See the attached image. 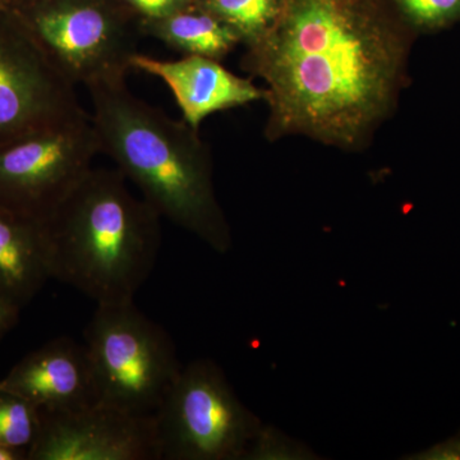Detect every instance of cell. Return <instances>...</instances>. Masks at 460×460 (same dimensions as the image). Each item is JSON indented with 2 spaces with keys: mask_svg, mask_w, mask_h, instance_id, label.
Returning a JSON list of instances; mask_svg holds the SVG:
<instances>
[{
  "mask_svg": "<svg viewBox=\"0 0 460 460\" xmlns=\"http://www.w3.org/2000/svg\"><path fill=\"white\" fill-rule=\"evenodd\" d=\"M389 0H286L242 66L268 84L266 136L357 148L392 113L405 42Z\"/></svg>",
  "mask_w": 460,
  "mask_h": 460,
  "instance_id": "1",
  "label": "cell"
},
{
  "mask_svg": "<svg viewBox=\"0 0 460 460\" xmlns=\"http://www.w3.org/2000/svg\"><path fill=\"white\" fill-rule=\"evenodd\" d=\"M87 90L100 154L113 160L160 217L226 252L229 226L215 196L210 151L198 129L136 98L126 83Z\"/></svg>",
  "mask_w": 460,
  "mask_h": 460,
  "instance_id": "2",
  "label": "cell"
},
{
  "mask_svg": "<svg viewBox=\"0 0 460 460\" xmlns=\"http://www.w3.org/2000/svg\"><path fill=\"white\" fill-rule=\"evenodd\" d=\"M160 219L117 168L91 169L44 222L51 279L96 305L133 301L155 266Z\"/></svg>",
  "mask_w": 460,
  "mask_h": 460,
  "instance_id": "3",
  "label": "cell"
},
{
  "mask_svg": "<svg viewBox=\"0 0 460 460\" xmlns=\"http://www.w3.org/2000/svg\"><path fill=\"white\" fill-rule=\"evenodd\" d=\"M99 402L154 414L181 366L168 332L133 301L98 305L84 330Z\"/></svg>",
  "mask_w": 460,
  "mask_h": 460,
  "instance_id": "4",
  "label": "cell"
},
{
  "mask_svg": "<svg viewBox=\"0 0 460 460\" xmlns=\"http://www.w3.org/2000/svg\"><path fill=\"white\" fill-rule=\"evenodd\" d=\"M14 11L71 83H126L141 32L117 0H21Z\"/></svg>",
  "mask_w": 460,
  "mask_h": 460,
  "instance_id": "5",
  "label": "cell"
},
{
  "mask_svg": "<svg viewBox=\"0 0 460 460\" xmlns=\"http://www.w3.org/2000/svg\"><path fill=\"white\" fill-rule=\"evenodd\" d=\"M160 460L243 459L259 429L215 363L181 367L154 413Z\"/></svg>",
  "mask_w": 460,
  "mask_h": 460,
  "instance_id": "6",
  "label": "cell"
},
{
  "mask_svg": "<svg viewBox=\"0 0 460 460\" xmlns=\"http://www.w3.org/2000/svg\"><path fill=\"white\" fill-rule=\"evenodd\" d=\"M98 154L87 113L0 147V208L45 222L93 169Z\"/></svg>",
  "mask_w": 460,
  "mask_h": 460,
  "instance_id": "7",
  "label": "cell"
},
{
  "mask_svg": "<svg viewBox=\"0 0 460 460\" xmlns=\"http://www.w3.org/2000/svg\"><path fill=\"white\" fill-rule=\"evenodd\" d=\"M86 114L14 9H0V147Z\"/></svg>",
  "mask_w": 460,
  "mask_h": 460,
  "instance_id": "8",
  "label": "cell"
},
{
  "mask_svg": "<svg viewBox=\"0 0 460 460\" xmlns=\"http://www.w3.org/2000/svg\"><path fill=\"white\" fill-rule=\"evenodd\" d=\"M41 429L29 460H160L154 414H133L95 402L41 411Z\"/></svg>",
  "mask_w": 460,
  "mask_h": 460,
  "instance_id": "9",
  "label": "cell"
},
{
  "mask_svg": "<svg viewBox=\"0 0 460 460\" xmlns=\"http://www.w3.org/2000/svg\"><path fill=\"white\" fill-rule=\"evenodd\" d=\"M0 389L22 396L45 411L77 410L99 402L86 347L66 337L27 354L0 380Z\"/></svg>",
  "mask_w": 460,
  "mask_h": 460,
  "instance_id": "10",
  "label": "cell"
},
{
  "mask_svg": "<svg viewBox=\"0 0 460 460\" xmlns=\"http://www.w3.org/2000/svg\"><path fill=\"white\" fill-rule=\"evenodd\" d=\"M131 65L160 78L171 89L184 122L195 129L208 115L244 107L266 96V90L259 89L250 78L232 74L211 58L184 56L162 60L137 53Z\"/></svg>",
  "mask_w": 460,
  "mask_h": 460,
  "instance_id": "11",
  "label": "cell"
},
{
  "mask_svg": "<svg viewBox=\"0 0 460 460\" xmlns=\"http://www.w3.org/2000/svg\"><path fill=\"white\" fill-rule=\"evenodd\" d=\"M49 279L44 222L0 208V296L22 310Z\"/></svg>",
  "mask_w": 460,
  "mask_h": 460,
  "instance_id": "12",
  "label": "cell"
},
{
  "mask_svg": "<svg viewBox=\"0 0 460 460\" xmlns=\"http://www.w3.org/2000/svg\"><path fill=\"white\" fill-rule=\"evenodd\" d=\"M141 35L164 42L166 47L184 56H199L223 60L241 38L224 21L195 4L164 18L141 23Z\"/></svg>",
  "mask_w": 460,
  "mask_h": 460,
  "instance_id": "13",
  "label": "cell"
},
{
  "mask_svg": "<svg viewBox=\"0 0 460 460\" xmlns=\"http://www.w3.org/2000/svg\"><path fill=\"white\" fill-rule=\"evenodd\" d=\"M232 27L246 47L255 44L279 17L286 0H195Z\"/></svg>",
  "mask_w": 460,
  "mask_h": 460,
  "instance_id": "14",
  "label": "cell"
},
{
  "mask_svg": "<svg viewBox=\"0 0 460 460\" xmlns=\"http://www.w3.org/2000/svg\"><path fill=\"white\" fill-rule=\"evenodd\" d=\"M41 411L22 396L0 389V444L29 452L41 429Z\"/></svg>",
  "mask_w": 460,
  "mask_h": 460,
  "instance_id": "15",
  "label": "cell"
},
{
  "mask_svg": "<svg viewBox=\"0 0 460 460\" xmlns=\"http://www.w3.org/2000/svg\"><path fill=\"white\" fill-rule=\"evenodd\" d=\"M393 8L417 26H440L460 14V0H389Z\"/></svg>",
  "mask_w": 460,
  "mask_h": 460,
  "instance_id": "16",
  "label": "cell"
},
{
  "mask_svg": "<svg viewBox=\"0 0 460 460\" xmlns=\"http://www.w3.org/2000/svg\"><path fill=\"white\" fill-rule=\"evenodd\" d=\"M305 456V450L296 449L295 444L289 443L286 436L278 434L275 429L261 426L253 440L251 441L250 447H247L243 459H301L302 456Z\"/></svg>",
  "mask_w": 460,
  "mask_h": 460,
  "instance_id": "17",
  "label": "cell"
},
{
  "mask_svg": "<svg viewBox=\"0 0 460 460\" xmlns=\"http://www.w3.org/2000/svg\"><path fill=\"white\" fill-rule=\"evenodd\" d=\"M138 26L148 21L159 20L195 4V0H117Z\"/></svg>",
  "mask_w": 460,
  "mask_h": 460,
  "instance_id": "18",
  "label": "cell"
},
{
  "mask_svg": "<svg viewBox=\"0 0 460 460\" xmlns=\"http://www.w3.org/2000/svg\"><path fill=\"white\" fill-rule=\"evenodd\" d=\"M420 459H460V436L420 454Z\"/></svg>",
  "mask_w": 460,
  "mask_h": 460,
  "instance_id": "19",
  "label": "cell"
},
{
  "mask_svg": "<svg viewBox=\"0 0 460 460\" xmlns=\"http://www.w3.org/2000/svg\"><path fill=\"white\" fill-rule=\"evenodd\" d=\"M21 308L0 296V339L16 325Z\"/></svg>",
  "mask_w": 460,
  "mask_h": 460,
  "instance_id": "20",
  "label": "cell"
},
{
  "mask_svg": "<svg viewBox=\"0 0 460 460\" xmlns=\"http://www.w3.org/2000/svg\"><path fill=\"white\" fill-rule=\"evenodd\" d=\"M0 460H27V453L0 444Z\"/></svg>",
  "mask_w": 460,
  "mask_h": 460,
  "instance_id": "21",
  "label": "cell"
},
{
  "mask_svg": "<svg viewBox=\"0 0 460 460\" xmlns=\"http://www.w3.org/2000/svg\"><path fill=\"white\" fill-rule=\"evenodd\" d=\"M21 0H0V9H14Z\"/></svg>",
  "mask_w": 460,
  "mask_h": 460,
  "instance_id": "22",
  "label": "cell"
}]
</instances>
